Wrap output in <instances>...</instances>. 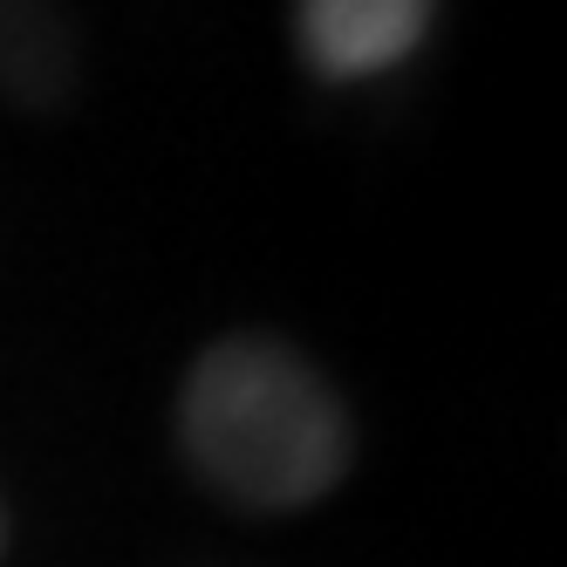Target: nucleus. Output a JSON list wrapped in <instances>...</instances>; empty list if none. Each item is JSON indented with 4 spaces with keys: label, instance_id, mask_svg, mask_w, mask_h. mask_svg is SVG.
Instances as JSON below:
<instances>
[{
    "label": "nucleus",
    "instance_id": "1",
    "mask_svg": "<svg viewBox=\"0 0 567 567\" xmlns=\"http://www.w3.org/2000/svg\"><path fill=\"white\" fill-rule=\"evenodd\" d=\"M178 431L198 478L239 506H308L349 465L336 390L267 336H233L198 355Z\"/></svg>",
    "mask_w": 567,
    "mask_h": 567
},
{
    "label": "nucleus",
    "instance_id": "2",
    "mask_svg": "<svg viewBox=\"0 0 567 567\" xmlns=\"http://www.w3.org/2000/svg\"><path fill=\"white\" fill-rule=\"evenodd\" d=\"M431 28V0H301V49L321 75H377Z\"/></svg>",
    "mask_w": 567,
    "mask_h": 567
}]
</instances>
